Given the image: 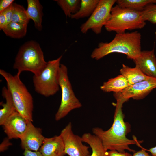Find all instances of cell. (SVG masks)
Masks as SVG:
<instances>
[{
  "label": "cell",
  "mask_w": 156,
  "mask_h": 156,
  "mask_svg": "<svg viewBox=\"0 0 156 156\" xmlns=\"http://www.w3.org/2000/svg\"><path fill=\"white\" fill-rule=\"evenodd\" d=\"M114 96L116 103L112 126L106 131L98 127H94L92 129V133L100 139L106 151L116 150L123 153L127 150L134 153L135 151L130 148L129 145L139 144L136 139L131 140L126 137L128 129L122 110L123 104L128 100L123 98L121 92L114 93Z\"/></svg>",
  "instance_id": "cell-1"
},
{
  "label": "cell",
  "mask_w": 156,
  "mask_h": 156,
  "mask_svg": "<svg viewBox=\"0 0 156 156\" xmlns=\"http://www.w3.org/2000/svg\"><path fill=\"white\" fill-rule=\"evenodd\" d=\"M141 35L137 31L116 34L110 42H101L92 51L91 57L99 60L112 53H118L126 55L127 58L133 60L142 51Z\"/></svg>",
  "instance_id": "cell-2"
},
{
  "label": "cell",
  "mask_w": 156,
  "mask_h": 156,
  "mask_svg": "<svg viewBox=\"0 0 156 156\" xmlns=\"http://www.w3.org/2000/svg\"><path fill=\"white\" fill-rule=\"evenodd\" d=\"M0 74L6 81L7 88L12 97L16 111L28 121H33V98L21 81L20 74L13 75L3 70H0Z\"/></svg>",
  "instance_id": "cell-3"
},
{
  "label": "cell",
  "mask_w": 156,
  "mask_h": 156,
  "mask_svg": "<svg viewBox=\"0 0 156 156\" xmlns=\"http://www.w3.org/2000/svg\"><path fill=\"white\" fill-rule=\"evenodd\" d=\"M47 63L39 44L31 40L25 42L20 48L13 68L20 74L23 71H28L36 75L42 71Z\"/></svg>",
  "instance_id": "cell-4"
},
{
  "label": "cell",
  "mask_w": 156,
  "mask_h": 156,
  "mask_svg": "<svg viewBox=\"0 0 156 156\" xmlns=\"http://www.w3.org/2000/svg\"><path fill=\"white\" fill-rule=\"evenodd\" d=\"M146 24L141 12L122 8L116 5L112 8L110 17L104 27L107 31L117 34L125 33L127 30L141 29Z\"/></svg>",
  "instance_id": "cell-5"
},
{
  "label": "cell",
  "mask_w": 156,
  "mask_h": 156,
  "mask_svg": "<svg viewBox=\"0 0 156 156\" xmlns=\"http://www.w3.org/2000/svg\"><path fill=\"white\" fill-rule=\"evenodd\" d=\"M62 57L61 55L56 59L49 61L39 74L34 75L33 83L37 93L48 97L54 95L59 90L58 76Z\"/></svg>",
  "instance_id": "cell-6"
},
{
  "label": "cell",
  "mask_w": 156,
  "mask_h": 156,
  "mask_svg": "<svg viewBox=\"0 0 156 156\" xmlns=\"http://www.w3.org/2000/svg\"><path fill=\"white\" fill-rule=\"evenodd\" d=\"M68 71L67 67L64 64H61L58 80L62 91V98L60 105L55 115V118L57 121L64 118L72 110L82 106L73 90Z\"/></svg>",
  "instance_id": "cell-7"
},
{
  "label": "cell",
  "mask_w": 156,
  "mask_h": 156,
  "mask_svg": "<svg viewBox=\"0 0 156 156\" xmlns=\"http://www.w3.org/2000/svg\"><path fill=\"white\" fill-rule=\"evenodd\" d=\"M116 0H99L94 10L88 20L81 25V31L86 33L91 29L96 34L101 33L110 16L111 11Z\"/></svg>",
  "instance_id": "cell-8"
},
{
  "label": "cell",
  "mask_w": 156,
  "mask_h": 156,
  "mask_svg": "<svg viewBox=\"0 0 156 156\" xmlns=\"http://www.w3.org/2000/svg\"><path fill=\"white\" fill-rule=\"evenodd\" d=\"M63 141L66 154L69 156H89V147L83 144L81 137L75 134L69 122L60 135Z\"/></svg>",
  "instance_id": "cell-9"
},
{
  "label": "cell",
  "mask_w": 156,
  "mask_h": 156,
  "mask_svg": "<svg viewBox=\"0 0 156 156\" xmlns=\"http://www.w3.org/2000/svg\"><path fill=\"white\" fill-rule=\"evenodd\" d=\"M28 121L17 111L14 112L2 125L7 138L9 139H20L27 129Z\"/></svg>",
  "instance_id": "cell-10"
},
{
  "label": "cell",
  "mask_w": 156,
  "mask_h": 156,
  "mask_svg": "<svg viewBox=\"0 0 156 156\" xmlns=\"http://www.w3.org/2000/svg\"><path fill=\"white\" fill-rule=\"evenodd\" d=\"M42 131L40 129L33 125L32 122L29 121L27 129L20 139L22 148L33 151L39 150L45 138Z\"/></svg>",
  "instance_id": "cell-11"
},
{
  "label": "cell",
  "mask_w": 156,
  "mask_h": 156,
  "mask_svg": "<svg viewBox=\"0 0 156 156\" xmlns=\"http://www.w3.org/2000/svg\"><path fill=\"white\" fill-rule=\"evenodd\" d=\"M156 88V78L151 77L130 86L121 92L125 99L131 98L139 100L146 96L154 88Z\"/></svg>",
  "instance_id": "cell-12"
},
{
  "label": "cell",
  "mask_w": 156,
  "mask_h": 156,
  "mask_svg": "<svg viewBox=\"0 0 156 156\" xmlns=\"http://www.w3.org/2000/svg\"><path fill=\"white\" fill-rule=\"evenodd\" d=\"M133 60L135 67L146 75L156 78V57L154 49L142 51L140 55Z\"/></svg>",
  "instance_id": "cell-13"
},
{
  "label": "cell",
  "mask_w": 156,
  "mask_h": 156,
  "mask_svg": "<svg viewBox=\"0 0 156 156\" xmlns=\"http://www.w3.org/2000/svg\"><path fill=\"white\" fill-rule=\"evenodd\" d=\"M39 151L42 156H64V146L61 136L45 138Z\"/></svg>",
  "instance_id": "cell-14"
},
{
  "label": "cell",
  "mask_w": 156,
  "mask_h": 156,
  "mask_svg": "<svg viewBox=\"0 0 156 156\" xmlns=\"http://www.w3.org/2000/svg\"><path fill=\"white\" fill-rule=\"evenodd\" d=\"M27 2L28 16L30 19L34 21L36 28L41 31L42 29V6L38 0H27Z\"/></svg>",
  "instance_id": "cell-15"
},
{
  "label": "cell",
  "mask_w": 156,
  "mask_h": 156,
  "mask_svg": "<svg viewBox=\"0 0 156 156\" xmlns=\"http://www.w3.org/2000/svg\"><path fill=\"white\" fill-rule=\"evenodd\" d=\"M129 86L127 79L121 75L110 79L104 82L100 88L105 92L118 93L121 92Z\"/></svg>",
  "instance_id": "cell-16"
},
{
  "label": "cell",
  "mask_w": 156,
  "mask_h": 156,
  "mask_svg": "<svg viewBox=\"0 0 156 156\" xmlns=\"http://www.w3.org/2000/svg\"><path fill=\"white\" fill-rule=\"evenodd\" d=\"M2 93V96L6 100L5 103H0L2 108L0 110V125L2 126L6 120L16 110L7 88L3 87Z\"/></svg>",
  "instance_id": "cell-17"
},
{
  "label": "cell",
  "mask_w": 156,
  "mask_h": 156,
  "mask_svg": "<svg viewBox=\"0 0 156 156\" xmlns=\"http://www.w3.org/2000/svg\"><path fill=\"white\" fill-rule=\"evenodd\" d=\"M82 141L88 144L91 148L92 153L89 156H107L105 150L100 139L96 135L90 133H85L81 136Z\"/></svg>",
  "instance_id": "cell-18"
},
{
  "label": "cell",
  "mask_w": 156,
  "mask_h": 156,
  "mask_svg": "<svg viewBox=\"0 0 156 156\" xmlns=\"http://www.w3.org/2000/svg\"><path fill=\"white\" fill-rule=\"evenodd\" d=\"M120 72L121 75L127 79L129 86L151 78L144 74L135 67L131 68L124 64H122Z\"/></svg>",
  "instance_id": "cell-19"
},
{
  "label": "cell",
  "mask_w": 156,
  "mask_h": 156,
  "mask_svg": "<svg viewBox=\"0 0 156 156\" xmlns=\"http://www.w3.org/2000/svg\"><path fill=\"white\" fill-rule=\"evenodd\" d=\"M99 0H81L79 8L70 18L76 20L89 17L96 8Z\"/></svg>",
  "instance_id": "cell-20"
},
{
  "label": "cell",
  "mask_w": 156,
  "mask_h": 156,
  "mask_svg": "<svg viewBox=\"0 0 156 156\" xmlns=\"http://www.w3.org/2000/svg\"><path fill=\"white\" fill-rule=\"evenodd\" d=\"M116 3L120 7L141 12L148 5L156 3V0H118Z\"/></svg>",
  "instance_id": "cell-21"
},
{
  "label": "cell",
  "mask_w": 156,
  "mask_h": 156,
  "mask_svg": "<svg viewBox=\"0 0 156 156\" xmlns=\"http://www.w3.org/2000/svg\"><path fill=\"white\" fill-rule=\"evenodd\" d=\"M27 26V25L11 22L2 30L8 36L14 38H20L25 36Z\"/></svg>",
  "instance_id": "cell-22"
},
{
  "label": "cell",
  "mask_w": 156,
  "mask_h": 156,
  "mask_svg": "<svg viewBox=\"0 0 156 156\" xmlns=\"http://www.w3.org/2000/svg\"><path fill=\"white\" fill-rule=\"evenodd\" d=\"M58 5L60 7L66 17H70L75 14L80 7L81 0H56Z\"/></svg>",
  "instance_id": "cell-23"
},
{
  "label": "cell",
  "mask_w": 156,
  "mask_h": 156,
  "mask_svg": "<svg viewBox=\"0 0 156 156\" xmlns=\"http://www.w3.org/2000/svg\"><path fill=\"white\" fill-rule=\"evenodd\" d=\"M13 12L11 22L27 25L30 19L26 10L23 6L16 3L13 4Z\"/></svg>",
  "instance_id": "cell-24"
},
{
  "label": "cell",
  "mask_w": 156,
  "mask_h": 156,
  "mask_svg": "<svg viewBox=\"0 0 156 156\" xmlns=\"http://www.w3.org/2000/svg\"><path fill=\"white\" fill-rule=\"evenodd\" d=\"M141 16L144 21L156 24V4L151 3L147 5L141 12Z\"/></svg>",
  "instance_id": "cell-25"
},
{
  "label": "cell",
  "mask_w": 156,
  "mask_h": 156,
  "mask_svg": "<svg viewBox=\"0 0 156 156\" xmlns=\"http://www.w3.org/2000/svg\"><path fill=\"white\" fill-rule=\"evenodd\" d=\"M13 3L9 7L2 12H3L8 24L12 21L13 12Z\"/></svg>",
  "instance_id": "cell-26"
},
{
  "label": "cell",
  "mask_w": 156,
  "mask_h": 156,
  "mask_svg": "<svg viewBox=\"0 0 156 156\" xmlns=\"http://www.w3.org/2000/svg\"><path fill=\"white\" fill-rule=\"evenodd\" d=\"M13 0H1L0 1V13L9 7L13 3Z\"/></svg>",
  "instance_id": "cell-27"
},
{
  "label": "cell",
  "mask_w": 156,
  "mask_h": 156,
  "mask_svg": "<svg viewBox=\"0 0 156 156\" xmlns=\"http://www.w3.org/2000/svg\"><path fill=\"white\" fill-rule=\"evenodd\" d=\"M107 156H133L127 152L120 153L116 150H110L107 151Z\"/></svg>",
  "instance_id": "cell-28"
},
{
  "label": "cell",
  "mask_w": 156,
  "mask_h": 156,
  "mask_svg": "<svg viewBox=\"0 0 156 156\" xmlns=\"http://www.w3.org/2000/svg\"><path fill=\"white\" fill-rule=\"evenodd\" d=\"M8 23L3 12L0 13V29L2 30L7 26Z\"/></svg>",
  "instance_id": "cell-29"
},
{
  "label": "cell",
  "mask_w": 156,
  "mask_h": 156,
  "mask_svg": "<svg viewBox=\"0 0 156 156\" xmlns=\"http://www.w3.org/2000/svg\"><path fill=\"white\" fill-rule=\"evenodd\" d=\"M9 139L8 138H5L1 143L0 146L1 152L3 151L6 150L8 147L11 145V143L9 142Z\"/></svg>",
  "instance_id": "cell-30"
},
{
  "label": "cell",
  "mask_w": 156,
  "mask_h": 156,
  "mask_svg": "<svg viewBox=\"0 0 156 156\" xmlns=\"http://www.w3.org/2000/svg\"><path fill=\"white\" fill-rule=\"evenodd\" d=\"M23 155L24 156H42L39 151H33L27 149L24 150Z\"/></svg>",
  "instance_id": "cell-31"
},
{
  "label": "cell",
  "mask_w": 156,
  "mask_h": 156,
  "mask_svg": "<svg viewBox=\"0 0 156 156\" xmlns=\"http://www.w3.org/2000/svg\"><path fill=\"white\" fill-rule=\"evenodd\" d=\"M133 156H151L147 153L144 148L134 153Z\"/></svg>",
  "instance_id": "cell-32"
},
{
  "label": "cell",
  "mask_w": 156,
  "mask_h": 156,
  "mask_svg": "<svg viewBox=\"0 0 156 156\" xmlns=\"http://www.w3.org/2000/svg\"><path fill=\"white\" fill-rule=\"evenodd\" d=\"M151 154L152 156H156V146L148 150Z\"/></svg>",
  "instance_id": "cell-33"
}]
</instances>
